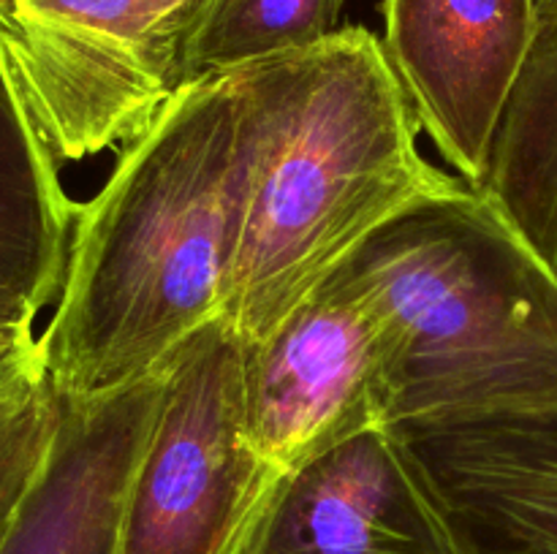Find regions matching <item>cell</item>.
Listing matches in <instances>:
<instances>
[{
  "mask_svg": "<svg viewBox=\"0 0 557 554\" xmlns=\"http://www.w3.org/2000/svg\"><path fill=\"white\" fill-rule=\"evenodd\" d=\"M60 421V396L41 367L0 394V538L30 487Z\"/></svg>",
  "mask_w": 557,
  "mask_h": 554,
  "instance_id": "14",
  "label": "cell"
},
{
  "mask_svg": "<svg viewBox=\"0 0 557 554\" xmlns=\"http://www.w3.org/2000/svg\"><path fill=\"white\" fill-rule=\"evenodd\" d=\"M384 367L379 315L324 280L270 337L245 345L250 443L286 476L364 429L386 427Z\"/></svg>",
  "mask_w": 557,
  "mask_h": 554,
  "instance_id": "6",
  "label": "cell"
},
{
  "mask_svg": "<svg viewBox=\"0 0 557 554\" xmlns=\"http://www.w3.org/2000/svg\"><path fill=\"white\" fill-rule=\"evenodd\" d=\"M326 282L379 315L389 429L557 418V280L479 188L406 210Z\"/></svg>",
  "mask_w": 557,
  "mask_h": 554,
  "instance_id": "3",
  "label": "cell"
},
{
  "mask_svg": "<svg viewBox=\"0 0 557 554\" xmlns=\"http://www.w3.org/2000/svg\"><path fill=\"white\" fill-rule=\"evenodd\" d=\"M239 554H460L397 429L373 427L277 481Z\"/></svg>",
  "mask_w": 557,
  "mask_h": 554,
  "instance_id": "8",
  "label": "cell"
},
{
  "mask_svg": "<svg viewBox=\"0 0 557 554\" xmlns=\"http://www.w3.org/2000/svg\"><path fill=\"white\" fill-rule=\"evenodd\" d=\"M384 49L417 123L479 188L539 33V0H386Z\"/></svg>",
  "mask_w": 557,
  "mask_h": 554,
  "instance_id": "7",
  "label": "cell"
},
{
  "mask_svg": "<svg viewBox=\"0 0 557 554\" xmlns=\"http://www.w3.org/2000/svg\"><path fill=\"white\" fill-rule=\"evenodd\" d=\"M250 172L237 71L185 85L76 204L69 264L38 337L54 394L96 400L163 369L226 315Z\"/></svg>",
  "mask_w": 557,
  "mask_h": 554,
  "instance_id": "1",
  "label": "cell"
},
{
  "mask_svg": "<svg viewBox=\"0 0 557 554\" xmlns=\"http://www.w3.org/2000/svg\"><path fill=\"white\" fill-rule=\"evenodd\" d=\"M41 310L22 291L0 280V375L20 373L41 362L38 337L33 335Z\"/></svg>",
  "mask_w": 557,
  "mask_h": 554,
  "instance_id": "15",
  "label": "cell"
},
{
  "mask_svg": "<svg viewBox=\"0 0 557 554\" xmlns=\"http://www.w3.org/2000/svg\"><path fill=\"white\" fill-rule=\"evenodd\" d=\"M212 0H0V52L58 166L123 150L188 81Z\"/></svg>",
  "mask_w": 557,
  "mask_h": 554,
  "instance_id": "4",
  "label": "cell"
},
{
  "mask_svg": "<svg viewBox=\"0 0 557 554\" xmlns=\"http://www.w3.org/2000/svg\"><path fill=\"white\" fill-rule=\"evenodd\" d=\"M163 396V369L85 402L60 400L54 438L0 554H120L123 511Z\"/></svg>",
  "mask_w": 557,
  "mask_h": 554,
  "instance_id": "9",
  "label": "cell"
},
{
  "mask_svg": "<svg viewBox=\"0 0 557 554\" xmlns=\"http://www.w3.org/2000/svg\"><path fill=\"white\" fill-rule=\"evenodd\" d=\"M460 554H557V418L408 429Z\"/></svg>",
  "mask_w": 557,
  "mask_h": 554,
  "instance_id": "10",
  "label": "cell"
},
{
  "mask_svg": "<svg viewBox=\"0 0 557 554\" xmlns=\"http://www.w3.org/2000/svg\"><path fill=\"white\" fill-rule=\"evenodd\" d=\"M232 71L250 172L223 318L256 345L386 223L468 182L422 155L406 87L364 27Z\"/></svg>",
  "mask_w": 557,
  "mask_h": 554,
  "instance_id": "2",
  "label": "cell"
},
{
  "mask_svg": "<svg viewBox=\"0 0 557 554\" xmlns=\"http://www.w3.org/2000/svg\"><path fill=\"white\" fill-rule=\"evenodd\" d=\"M281 478L245 427L243 337L226 318L212 320L163 364L120 554H239Z\"/></svg>",
  "mask_w": 557,
  "mask_h": 554,
  "instance_id": "5",
  "label": "cell"
},
{
  "mask_svg": "<svg viewBox=\"0 0 557 554\" xmlns=\"http://www.w3.org/2000/svg\"><path fill=\"white\" fill-rule=\"evenodd\" d=\"M41 364H44V362H36V364H30V367H27V369H20V373H11V375H0V394H3V391H5V389H11V386H14V383H16V380H20V378H22V375H27V373H30V369L41 367Z\"/></svg>",
  "mask_w": 557,
  "mask_h": 554,
  "instance_id": "16",
  "label": "cell"
},
{
  "mask_svg": "<svg viewBox=\"0 0 557 554\" xmlns=\"http://www.w3.org/2000/svg\"><path fill=\"white\" fill-rule=\"evenodd\" d=\"M557 280V0H539V33L479 185Z\"/></svg>",
  "mask_w": 557,
  "mask_h": 554,
  "instance_id": "11",
  "label": "cell"
},
{
  "mask_svg": "<svg viewBox=\"0 0 557 554\" xmlns=\"http://www.w3.org/2000/svg\"><path fill=\"white\" fill-rule=\"evenodd\" d=\"M76 204L38 139L0 52V280L38 310L58 299Z\"/></svg>",
  "mask_w": 557,
  "mask_h": 554,
  "instance_id": "12",
  "label": "cell"
},
{
  "mask_svg": "<svg viewBox=\"0 0 557 554\" xmlns=\"http://www.w3.org/2000/svg\"><path fill=\"white\" fill-rule=\"evenodd\" d=\"M346 0H212L188 52V81L313 47L332 36Z\"/></svg>",
  "mask_w": 557,
  "mask_h": 554,
  "instance_id": "13",
  "label": "cell"
}]
</instances>
